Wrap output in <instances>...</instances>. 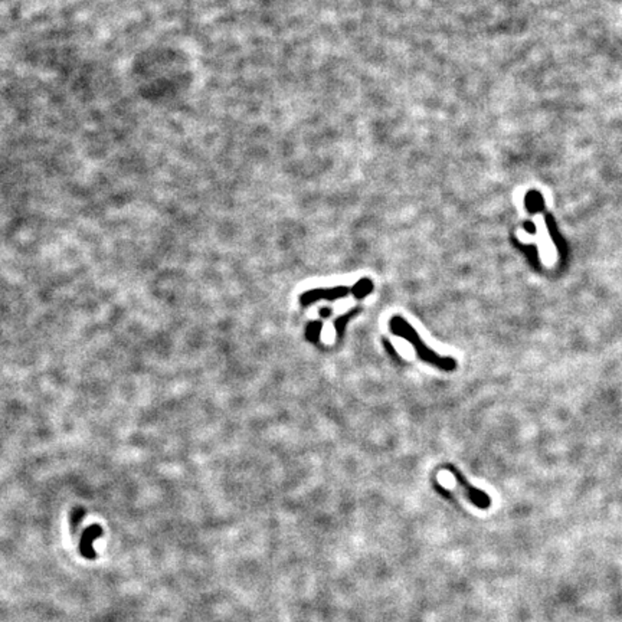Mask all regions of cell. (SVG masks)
Masks as SVG:
<instances>
[{"instance_id":"1","label":"cell","mask_w":622,"mask_h":622,"mask_svg":"<svg viewBox=\"0 0 622 622\" xmlns=\"http://www.w3.org/2000/svg\"><path fill=\"white\" fill-rule=\"evenodd\" d=\"M389 330L401 338H405L406 342L412 345L414 350L416 351L418 358L434 367H438V369L445 371V372H452L457 369V360L451 356H441L435 353L432 349H430L425 343L422 342L421 336L418 332L409 324L403 317L401 316H393L389 320Z\"/></svg>"},{"instance_id":"2","label":"cell","mask_w":622,"mask_h":622,"mask_svg":"<svg viewBox=\"0 0 622 622\" xmlns=\"http://www.w3.org/2000/svg\"><path fill=\"white\" fill-rule=\"evenodd\" d=\"M349 294H350V287H346V286L314 288V290H308L300 295V304L303 307H308L321 300L336 301V300L345 299V297H347Z\"/></svg>"},{"instance_id":"3","label":"cell","mask_w":622,"mask_h":622,"mask_svg":"<svg viewBox=\"0 0 622 622\" xmlns=\"http://www.w3.org/2000/svg\"><path fill=\"white\" fill-rule=\"evenodd\" d=\"M447 470L451 471V474L454 475L456 478V483L460 488H462L464 494H465V497L469 499L473 504H475L478 508H488L490 504H491V499L488 497V494L482 491V490H478L475 487H473L469 482H466V478L456 469V466H447Z\"/></svg>"},{"instance_id":"4","label":"cell","mask_w":622,"mask_h":622,"mask_svg":"<svg viewBox=\"0 0 622 622\" xmlns=\"http://www.w3.org/2000/svg\"><path fill=\"white\" fill-rule=\"evenodd\" d=\"M103 534V530L100 526H91L86 532H84L81 537V543H79V552L81 556L86 559H95L97 553L94 550V540L97 537H100Z\"/></svg>"},{"instance_id":"5","label":"cell","mask_w":622,"mask_h":622,"mask_svg":"<svg viewBox=\"0 0 622 622\" xmlns=\"http://www.w3.org/2000/svg\"><path fill=\"white\" fill-rule=\"evenodd\" d=\"M362 311V307H355V308H351L350 311H347V313L342 314V316H338L334 321H333V326H334V330H336V334L338 338H342L345 332H346V326H347V323L355 317L358 316L359 313Z\"/></svg>"},{"instance_id":"6","label":"cell","mask_w":622,"mask_h":622,"mask_svg":"<svg viewBox=\"0 0 622 622\" xmlns=\"http://www.w3.org/2000/svg\"><path fill=\"white\" fill-rule=\"evenodd\" d=\"M373 291V281L371 278H362L355 286L350 287V293L356 300H362Z\"/></svg>"},{"instance_id":"7","label":"cell","mask_w":622,"mask_h":622,"mask_svg":"<svg viewBox=\"0 0 622 622\" xmlns=\"http://www.w3.org/2000/svg\"><path fill=\"white\" fill-rule=\"evenodd\" d=\"M321 330H323V321L321 320H314L310 321L306 327V338L310 343H319L320 337H321Z\"/></svg>"},{"instance_id":"8","label":"cell","mask_w":622,"mask_h":622,"mask_svg":"<svg viewBox=\"0 0 622 622\" xmlns=\"http://www.w3.org/2000/svg\"><path fill=\"white\" fill-rule=\"evenodd\" d=\"M384 345H385V347H386V350H388V353H389V355H390V356H392V355H393V359H397V360H399V356H398V353H397V351H395V349H393V347H392V345H390V343H389V342H388V340H386V338H385V340H384Z\"/></svg>"},{"instance_id":"9","label":"cell","mask_w":622,"mask_h":622,"mask_svg":"<svg viewBox=\"0 0 622 622\" xmlns=\"http://www.w3.org/2000/svg\"><path fill=\"white\" fill-rule=\"evenodd\" d=\"M332 316V308L330 307H324V308H320V317L321 319H327Z\"/></svg>"}]
</instances>
